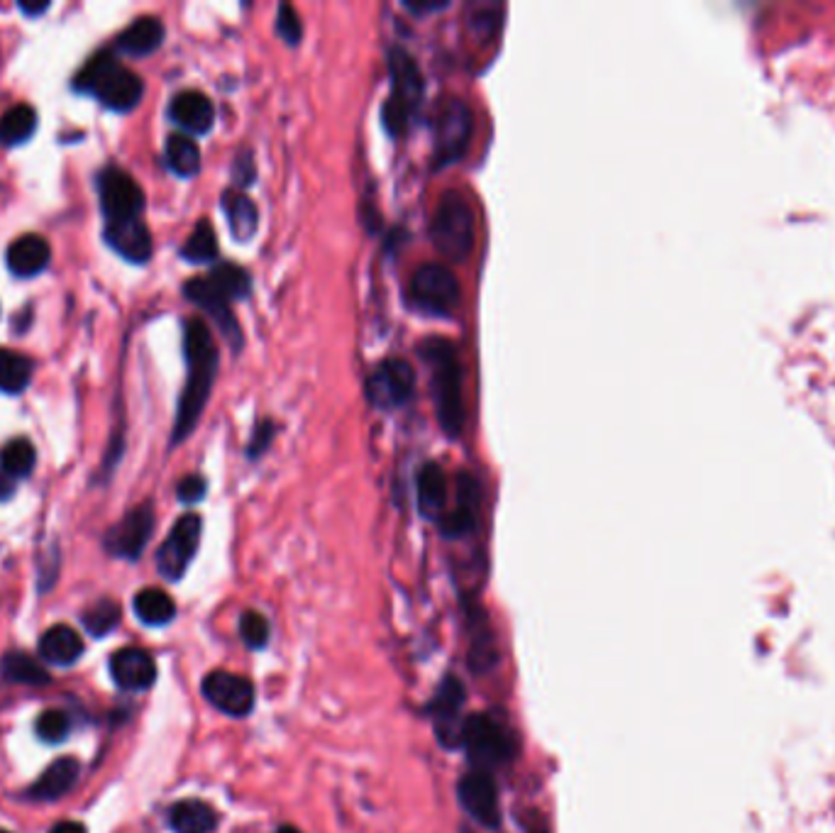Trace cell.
Masks as SVG:
<instances>
[{"label": "cell", "mask_w": 835, "mask_h": 833, "mask_svg": "<svg viewBox=\"0 0 835 833\" xmlns=\"http://www.w3.org/2000/svg\"><path fill=\"white\" fill-rule=\"evenodd\" d=\"M183 350H187V367H189V380L183 386L177 423H174V443L187 440L191 431L196 428L203 409H206L208 396L216 382L218 372V347L213 341L210 328L201 321V318H191L183 328Z\"/></svg>", "instance_id": "6da1fadb"}, {"label": "cell", "mask_w": 835, "mask_h": 833, "mask_svg": "<svg viewBox=\"0 0 835 833\" xmlns=\"http://www.w3.org/2000/svg\"><path fill=\"white\" fill-rule=\"evenodd\" d=\"M421 357L431 372V392L440 428L458 438L464 428V394L460 353L445 337H428L421 345Z\"/></svg>", "instance_id": "7a4b0ae2"}, {"label": "cell", "mask_w": 835, "mask_h": 833, "mask_svg": "<svg viewBox=\"0 0 835 833\" xmlns=\"http://www.w3.org/2000/svg\"><path fill=\"white\" fill-rule=\"evenodd\" d=\"M388 76H391V91L382 105V123L388 134L401 138L411 128L415 113L421 111L425 84L421 66L401 47H394L388 54Z\"/></svg>", "instance_id": "3957f363"}, {"label": "cell", "mask_w": 835, "mask_h": 833, "mask_svg": "<svg viewBox=\"0 0 835 833\" xmlns=\"http://www.w3.org/2000/svg\"><path fill=\"white\" fill-rule=\"evenodd\" d=\"M74 86L84 93L99 95L113 111H132L144 93V84L128 66H123L111 52H99L86 62Z\"/></svg>", "instance_id": "277c9868"}, {"label": "cell", "mask_w": 835, "mask_h": 833, "mask_svg": "<svg viewBox=\"0 0 835 833\" xmlns=\"http://www.w3.org/2000/svg\"><path fill=\"white\" fill-rule=\"evenodd\" d=\"M474 210L460 191H445L431 218V240L435 249L450 261H464L474 249Z\"/></svg>", "instance_id": "5b68a950"}, {"label": "cell", "mask_w": 835, "mask_h": 833, "mask_svg": "<svg viewBox=\"0 0 835 833\" xmlns=\"http://www.w3.org/2000/svg\"><path fill=\"white\" fill-rule=\"evenodd\" d=\"M474 132V113L462 99H445L433 118V169L458 164L470 150Z\"/></svg>", "instance_id": "8992f818"}, {"label": "cell", "mask_w": 835, "mask_h": 833, "mask_svg": "<svg viewBox=\"0 0 835 833\" xmlns=\"http://www.w3.org/2000/svg\"><path fill=\"white\" fill-rule=\"evenodd\" d=\"M408 296H411V304L418 311L448 318L458 311L462 302V286L460 279L448 267L428 261V265H421L413 271Z\"/></svg>", "instance_id": "52a82bcc"}, {"label": "cell", "mask_w": 835, "mask_h": 833, "mask_svg": "<svg viewBox=\"0 0 835 833\" xmlns=\"http://www.w3.org/2000/svg\"><path fill=\"white\" fill-rule=\"evenodd\" d=\"M462 745L477 770L487 772L511 758V741L503 726L487 714H477L464 719Z\"/></svg>", "instance_id": "ba28073f"}, {"label": "cell", "mask_w": 835, "mask_h": 833, "mask_svg": "<svg viewBox=\"0 0 835 833\" xmlns=\"http://www.w3.org/2000/svg\"><path fill=\"white\" fill-rule=\"evenodd\" d=\"M415 389V372L401 357H388L378 362L367 376V399L374 409L394 411L411 401Z\"/></svg>", "instance_id": "9c48e42d"}, {"label": "cell", "mask_w": 835, "mask_h": 833, "mask_svg": "<svg viewBox=\"0 0 835 833\" xmlns=\"http://www.w3.org/2000/svg\"><path fill=\"white\" fill-rule=\"evenodd\" d=\"M203 523L196 513H187L181 516L169 533V538L162 542L157 552V567L162 577H167L169 582H177L187 573L193 555H196L198 542H201Z\"/></svg>", "instance_id": "30bf717a"}, {"label": "cell", "mask_w": 835, "mask_h": 833, "mask_svg": "<svg viewBox=\"0 0 835 833\" xmlns=\"http://www.w3.org/2000/svg\"><path fill=\"white\" fill-rule=\"evenodd\" d=\"M101 206L111 222L140 218L144 208V193L140 183L128 171L118 167H108L99 179Z\"/></svg>", "instance_id": "8fae6325"}, {"label": "cell", "mask_w": 835, "mask_h": 833, "mask_svg": "<svg viewBox=\"0 0 835 833\" xmlns=\"http://www.w3.org/2000/svg\"><path fill=\"white\" fill-rule=\"evenodd\" d=\"M203 696H206L218 712L242 719V716H247L252 706H255V684L242 675L216 670L203 680Z\"/></svg>", "instance_id": "7c38bea8"}, {"label": "cell", "mask_w": 835, "mask_h": 833, "mask_svg": "<svg viewBox=\"0 0 835 833\" xmlns=\"http://www.w3.org/2000/svg\"><path fill=\"white\" fill-rule=\"evenodd\" d=\"M462 706H464V687L454 677H445L438 687V694L431 704V714L435 719V733H438L445 748H458L462 745Z\"/></svg>", "instance_id": "4fadbf2b"}, {"label": "cell", "mask_w": 835, "mask_h": 833, "mask_svg": "<svg viewBox=\"0 0 835 833\" xmlns=\"http://www.w3.org/2000/svg\"><path fill=\"white\" fill-rule=\"evenodd\" d=\"M154 530V511L150 503L132 509L118 526L108 530L105 538V548H108L115 558L125 560H138L142 555L144 546L150 542V536Z\"/></svg>", "instance_id": "5bb4252c"}, {"label": "cell", "mask_w": 835, "mask_h": 833, "mask_svg": "<svg viewBox=\"0 0 835 833\" xmlns=\"http://www.w3.org/2000/svg\"><path fill=\"white\" fill-rule=\"evenodd\" d=\"M460 802L462 807L470 811L472 819H477L484 826H499L501 821V811H499V790L497 782L489 772L474 770L470 774H464L460 782Z\"/></svg>", "instance_id": "9a60e30c"}, {"label": "cell", "mask_w": 835, "mask_h": 833, "mask_svg": "<svg viewBox=\"0 0 835 833\" xmlns=\"http://www.w3.org/2000/svg\"><path fill=\"white\" fill-rule=\"evenodd\" d=\"M111 675L125 692H144L157 680V665L142 648H120L111 657Z\"/></svg>", "instance_id": "2e32d148"}, {"label": "cell", "mask_w": 835, "mask_h": 833, "mask_svg": "<svg viewBox=\"0 0 835 833\" xmlns=\"http://www.w3.org/2000/svg\"><path fill=\"white\" fill-rule=\"evenodd\" d=\"M183 294H187L189 302L196 304L201 311H206L213 321H216V325L220 328V333H226L230 345L237 350V347L242 345V333H240L237 318L232 316L230 304L226 302V298H220L216 292H213L203 277L187 282V286H183Z\"/></svg>", "instance_id": "e0dca14e"}, {"label": "cell", "mask_w": 835, "mask_h": 833, "mask_svg": "<svg viewBox=\"0 0 835 833\" xmlns=\"http://www.w3.org/2000/svg\"><path fill=\"white\" fill-rule=\"evenodd\" d=\"M479 511V487L467 472H462L458 477V507L445 511L440 518V530L448 538H462L474 528Z\"/></svg>", "instance_id": "ac0fdd59"}, {"label": "cell", "mask_w": 835, "mask_h": 833, "mask_svg": "<svg viewBox=\"0 0 835 833\" xmlns=\"http://www.w3.org/2000/svg\"><path fill=\"white\" fill-rule=\"evenodd\" d=\"M105 240H108V245L118 252V255L130 261H138V265L152 257V235L140 218L108 222Z\"/></svg>", "instance_id": "d6986e66"}, {"label": "cell", "mask_w": 835, "mask_h": 833, "mask_svg": "<svg viewBox=\"0 0 835 833\" xmlns=\"http://www.w3.org/2000/svg\"><path fill=\"white\" fill-rule=\"evenodd\" d=\"M171 120L181 125L191 134H206L216 123V108L206 93L201 91H181L174 95L169 105Z\"/></svg>", "instance_id": "ffe728a7"}, {"label": "cell", "mask_w": 835, "mask_h": 833, "mask_svg": "<svg viewBox=\"0 0 835 833\" xmlns=\"http://www.w3.org/2000/svg\"><path fill=\"white\" fill-rule=\"evenodd\" d=\"M418 509L425 518L440 521L448 511V497H450V484L448 474L442 472L440 464L428 462L423 464V470L418 472Z\"/></svg>", "instance_id": "44dd1931"}, {"label": "cell", "mask_w": 835, "mask_h": 833, "mask_svg": "<svg viewBox=\"0 0 835 833\" xmlns=\"http://www.w3.org/2000/svg\"><path fill=\"white\" fill-rule=\"evenodd\" d=\"M52 247L42 235H23L8 247V267L17 277H35L47 269Z\"/></svg>", "instance_id": "7402d4cb"}, {"label": "cell", "mask_w": 835, "mask_h": 833, "mask_svg": "<svg viewBox=\"0 0 835 833\" xmlns=\"http://www.w3.org/2000/svg\"><path fill=\"white\" fill-rule=\"evenodd\" d=\"M506 8L497 0H472L464 5V30L474 42L489 44L499 37Z\"/></svg>", "instance_id": "603a6c76"}, {"label": "cell", "mask_w": 835, "mask_h": 833, "mask_svg": "<svg viewBox=\"0 0 835 833\" xmlns=\"http://www.w3.org/2000/svg\"><path fill=\"white\" fill-rule=\"evenodd\" d=\"M79 782V762L74 758H62L52 762L37 784L30 787V797L37 802H54L74 790Z\"/></svg>", "instance_id": "cb8c5ba5"}, {"label": "cell", "mask_w": 835, "mask_h": 833, "mask_svg": "<svg viewBox=\"0 0 835 833\" xmlns=\"http://www.w3.org/2000/svg\"><path fill=\"white\" fill-rule=\"evenodd\" d=\"M84 653V641L81 636L74 631L72 626L60 624L52 626L50 631H44L42 641H40V655L42 661L60 665V667H69L76 661H79Z\"/></svg>", "instance_id": "d4e9b609"}, {"label": "cell", "mask_w": 835, "mask_h": 833, "mask_svg": "<svg viewBox=\"0 0 835 833\" xmlns=\"http://www.w3.org/2000/svg\"><path fill=\"white\" fill-rule=\"evenodd\" d=\"M169 826L177 833H213L218 826V811L208 802L181 799L169 809Z\"/></svg>", "instance_id": "484cf974"}, {"label": "cell", "mask_w": 835, "mask_h": 833, "mask_svg": "<svg viewBox=\"0 0 835 833\" xmlns=\"http://www.w3.org/2000/svg\"><path fill=\"white\" fill-rule=\"evenodd\" d=\"M162 42H164V25L159 17L154 15L138 17V21H134L128 30H123L118 37L120 52L130 56H147L152 52H157Z\"/></svg>", "instance_id": "4316f807"}, {"label": "cell", "mask_w": 835, "mask_h": 833, "mask_svg": "<svg viewBox=\"0 0 835 833\" xmlns=\"http://www.w3.org/2000/svg\"><path fill=\"white\" fill-rule=\"evenodd\" d=\"M220 203H222V210H226L228 226L232 230V235H235V240H242V242L252 240V235H255L259 228L257 203L242 191H226L222 193Z\"/></svg>", "instance_id": "83f0119b"}, {"label": "cell", "mask_w": 835, "mask_h": 833, "mask_svg": "<svg viewBox=\"0 0 835 833\" xmlns=\"http://www.w3.org/2000/svg\"><path fill=\"white\" fill-rule=\"evenodd\" d=\"M203 279H206V284L213 289V292H216L220 298H226L228 304L247 298L252 292V279L247 271L237 265H230V261L218 265L208 277Z\"/></svg>", "instance_id": "f1b7e54d"}, {"label": "cell", "mask_w": 835, "mask_h": 833, "mask_svg": "<svg viewBox=\"0 0 835 833\" xmlns=\"http://www.w3.org/2000/svg\"><path fill=\"white\" fill-rule=\"evenodd\" d=\"M134 614H138L142 624L164 626L177 614V604H174V599L164 589L150 587L134 597Z\"/></svg>", "instance_id": "f546056e"}, {"label": "cell", "mask_w": 835, "mask_h": 833, "mask_svg": "<svg viewBox=\"0 0 835 833\" xmlns=\"http://www.w3.org/2000/svg\"><path fill=\"white\" fill-rule=\"evenodd\" d=\"M33 380V360L23 353L0 347V392L21 394Z\"/></svg>", "instance_id": "4dcf8cb0"}, {"label": "cell", "mask_w": 835, "mask_h": 833, "mask_svg": "<svg viewBox=\"0 0 835 833\" xmlns=\"http://www.w3.org/2000/svg\"><path fill=\"white\" fill-rule=\"evenodd\" d=\"M167 162L179 177H196L201 171V150L187 132H177L167 140Z\"/></svg>", "instance_id": "1f68e13d"}, {"label": "cell", "mask_w": 835, "mask_h": 833, "mask_svg": "<svg viewBox=\"0 0 835 833\" xmlns=\"http://www.w3.org/2000/svg\"><path fill=\"white\" fill-rule=\"evenodd\" d=\"M37 128V115L30 108V105H13L11 111L3 113L0 118V142L13 148V144H21L25 140H30V134Z\"/></svg>", "instance_id": "d6a6232c"}, {"label": "cell", "mask_w": 835, "mask_h": 833, "mask_svg": "<svg viewBox=\"0 0 835 833\" xmlns=\"http://www.w3.org/2000/svg\"><path fill=\"white\" fill-rule=\"evenodd\" d=\"M35 460L37 454L33 443L27 438H15L5 445L3 452H0V470H3V474H8L11 479H23L33 472Z\"/></svg>", "instance_id": "836d02e7"}, {"label": "cell", "mask_w": 835, "mask_h": 833, "mask_svg": "<svg viewBox=\"0 0 835 833\" xmlns=\"http://www.w3.org/2000/svg\"><path fill=\"white\" fill-rule=\"evenodd\" d=\"M181 257L187 261H193V265H206V261H213L218 257V238L208 220H201L198 226L193 228L187 245L181 247Z\"/></svg>", "instance_id": "e575fe53"}, {"label": "cell", "mask_w": 835, "mask_h": 833, "mask_svg": "<svg viewBox=\"0 0 835 833\" xmlns=\"http://www.w3.org/2000/svg\"><path fill=\"white\" fill-rule=\"evenodd\" d=\"M3 675H5V680L17 682V684H47L50 682V675H47L44 667L25 653L8 655L3 661Z\"/></svg>", "instance_id": "d590c367"}, {"label": "cell", "mask_w": 835, "mask_h": 833, "mask_svg": "<svg viewBox=\"0 0 835 833\" xmlns=\"http://www.w3.org/2000/svg\"><path fill=\"white\" fill-rule=\"evenodd\" d=\"M120 621V606L113 599H99L84 612V626L89 628V633L95 638L108 636Z\"/></svg>", "instance_id": "8d00e7d4"}, {"label": "cell", "mask_w": 835, "mask_h": 833, "mask_svg": "<svg viewBox=\"0 0 835 833\" xmlns=\"http://www.w3.org/2000/svg\"><path fill=\"white\" fill-rule=\"evenodd\" d=\"M69 731H72V721L64 712L47 709L40 719H37V735H40L44 743H62L66 741Z\"/></svg>", "instance_id": "74e56055"}, {"label": "cell", "mask_w": 835, "mask_h": 833, "mask_svg": "<svg viewBox=\"0 0 835 833\" xmlns=\"http://www.w3.org/2000/svg\"><path fill=\"white\" fill-rule=\"evenodd\" d=\"M277 35L286 44H291V47L304 40V23H300V17L294 11V5H288V3L279 5V11H277Z\"/></svg>", "instance_id": "f35d334b"}, {"label": "cell", "mask_w": 835, "mask_h": 833, "mask_svg": "<svg viewBox=\"0 0 835 833\" xmlns=\"http://www.w3.org/2000/svg\"><path fill=\"white\" fill-rule=\"evenodd\" d=\"M240 636L249 648H265L269 641V621L257 612H247L240 621Z\"/></svg>", "instance_id": "ab89813d"}, {"label": "cell", "mask_w": 835, "mask_h": 833, "mask_svg": "<svg viewBox=\"0 0 835 833\" xmlns=\"http://www.w3.org/2000/svg\"><path fill=\"white\" fill-rule=\"evenodd\" d=\"M274 435H277L274 423H271V421L259 423L257 428H255V433H252V440L247 445L249 458H259V454H265L267 448L271 445V440H274Z\"/></svg>", "instance_id": "60d3db41"}, {"label": "cell", "mask_w": 835, "mask_h": 833, "mask_svg": "<svg viewBox=\"0 0 835 833\" xmlns=\"http://www.w3.org/2000/svg\"><path fill=\"white\" fill-rule=\"evenodd\" d=\"M177 494L183 503H196L206 497V479L198 477V474H191V477L179 482Z\"/></svg>", "instance_id": "b9f144b4"}, {"label": "cell", "mask_w": 835, "mask_h": 833, "mask_svg": "<svg viewBox=\"0 0 835 833\" xmlns=\"http://www.w3.org/2000/svg\"><path fill=\"white\" fill-rule=\"evenodd\" d=\"M235 181L240 183V187L255 181V162H252L249 154H240V157L235 159Z\"/></svg>", "instance_id": "7bdbcfd3"}, {"label": "cell", "mask_w": 835, "mask_h": 833, "mask_svg": "<svg viewBox=\"0 0 835 833\" xmlns=\"http://www.w3.org/2000/svg\"><path fill=\"white\" fill-rule=\"evenodd\" d=\"M406 11H411L413 15H425V13H438L445 11L450 3L448 0H418V3H403Z\"/></svg>", "instance_id": "ee69618b"}, {"label": "cell", "mask_w": 835, "mask_h": 833, "mask_svg": "<svg viewBox=\"0 0 835 833\" xmlns=\"http://www.w3.org/2000/svg\"><path fill=\"white\" fill-rule=\"evenodd\" d=\"M50 833H86V826L79 821H60Z\"/></svg>", "instance_id": "f6af8a7d"}, {"label": "cell", "mask_w": 835, "mask_h": 833, "mask_svg": "<svg viewBox=\"0 0 835 833\" xmlns=\"http://www.w3.org/2000/svg\"><path fill=\"white\" fill-rule=\"evenodd\" d=\"M13 491H15V479H11L8 474L0 472V501L11 499Z\"/></svg>", "instance_id": "bcb514c9"}, {"label": "cell", "mask_w": 835, "mask_h": 833, "mask_svg": "<svg viewBox=\"0 0 835 833\" xmlns=\"http://www.w3.org/2000/svg\"><path fill=\"white\" fill-rule=\"evenodd\" d=\"M21 11L27 15H40L44 11H50V3H21Z\"/></svg>", "instance_id": "7dc6e473"}, {"label": "cell", "mask_w": 835, "mask_h": 833, "mask_svg": "<svg viewBox=\"0 0 835 833\" xmlns=\"http://www.w3.org/2000/svg\"><path fill=\"white\" fill-rule=\"evenodd\" d=\"M277 833H300V831L294 826H281V829H277Z\"/></svg>", "instance_id": "c3c4849f"}, {"label": "cell", "mask_w": 835, "mask_h": 833, "mask_svg": "<svg viewBox=\"0 0 835 833\" xmlns=\"http://www.w3.org/2000/svg\"><path fill=\"white\" fill-rule=\"evenodd\" d=\"M0 833H8V831H3V829H0Z\"/></svg>", "instance_id": "681fc988"}]
</instances>
